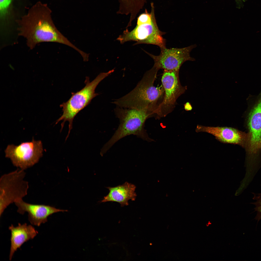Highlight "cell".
I'll use <instances>...</instances> for the list:
<instances>
[{
    "instance_id": "cell-6",
    "label": "cell",
    "mask_w": 261,
    "mask_h": 261,
    "mask_svg": "<svg viewBox=\"0 0 261 261\" xmlns=\"http://www.w3.org/2000/svg\"><path fill=\"white\" fill-rule=\"evenodd\" d=\"M43 152L41 141L33 139L17 146L8 145L5 151V157L10 159L14 166L24 170L38 162Z\"/></svg>"
},
{
    "instance_id": "cell-20",
    "label": "cell",
    "mask_w": 261,
    "mask_h": 261,
    "mask_svg": "<svg viewBox=\"0 0 261 261\" xmlns=\"http://www.w3.org/2000/svg\"><path fill=\"white\" fill-rule=\"evenodd\" d=\"M248 0H236L237 1V2L240 5H241V7L243 6V2H245Z\"/></svg>"
},
{
    "instance_id": "cell-15",
    "label": "cell",
    "mask_w": 261,
    "mask_h": 261,
    "mask_svg": "<svg viewBox=\"0 0 261 261\" xmlns=\"http://www.w3.org/2000/svg\"><path fill=\"white\" fill-rule=\"evenodd\" d=\"M146 0H119L122 8L126 11L136 10L143 7Z\"/></svg>"
},
{
    "instance_id": "cell-9",
    "label": "cell",
    "mask_w": 261,
    "mask_h": 261,
    "mask_svg": "<svg viewBox=\"0 0 261 261\" xmlns=\"http://www.w3.org/2000/svg\"><path fill=\"white\" fill-rule=\"evenodd\" d=\"M196 46L194 44L182 48H161L160 54L157 56L147 53L154 60L153 67L158 70L162 69L179 71L181 66L185 61L195 60L194 58L190 57V53Z\"/></svg>"
},
{
    "instance_id": "cell-13",
    "label": "cell",
    "mask_w": 261,
    "mask_h": 261,
    "mask_svg": "<svg viewBox=\"0 0 261 261\" xmlns=\"http://www.w3.org/2000/svg\"><path fill=\"white\" fill-rule=\"evenodd\" d=\"M11 232V247L9 259L11 260L14 252L25 242L33 239L38 233L31 225L19 223L16 227L12 224L9 227Z\"/></svg>"
},
{
    "instance_id": "cell-10",
    "label": "cell",
    "mask_w": 261,
    "mask_h": 261,
    "mask_svg": "<svg viewBox=\"0 0 261 261\" xmlns=\"http://www.w3.org/2000/svg\"><path fill=\"white\" fill-rule=\"evenodd\" d=\"M257 99L247 117L249 133L246 145L247 151L251 156L261 149V95Z\"/></svg>"
},
{
    "instance_id": "cell-3",
    "label": "cell",
    "mask_w": 261,
    "mask_h": 261,
    "mask_svg": "<svg viewBox=\"0 0 261 261\" xmlns=\"http://www.w3.org/2000/svg\"><path fill=\"white\" fill-rule=\"evenodd\" d=\"M120 124L115 132L103 147L101 153L103 155L118 140L130 135L136 136L145 140L150 141L144 129L146 120L153 114L147 108L138 109L122 108L116 106L114 109Z\"/></svg>"
},
{
    "instance_id": "cell-18",
    "label": "cell",
    "mask_w": 261,
    "mask_h": 261,
    "mask_svg": "<svg viewBox=\"0 0 261 261\" xmlns=\"http://www.w3.org/2000/svg\"><path fill=\"white\" fill-rule=\"evenodd\" d=\"M152 21L151 13H149L147 12L140 15L138 18L137 25H140L145 24H151Z\"/></svg>"
},
{
    "instance_id": "cell-8",
    "label": "cell",
    "mask_w": 261,
    "mask_h": 261,
    "mask_svg": "<svg viewBox=\"0 0 261 261\" xmlns=\"http://www.w3.org/2000/svg\"><path fill=\"white\" fill-rule=\"evenodd\" d=\"M179 71L164 70L161 81L164 95L156 110V114L158 116L164 117L171 112L177 99L187 89L186 87L181 84Z\"/></svg>"
},
{
    "instance_id": "cell-4",
    "label": "cell",
    "mask_w": 261,
    "mask_h": 261,
    "mask_svg": "<svg viewBox=\"0 0 261 261\" xmlns=\"http://www.w3.org/2000/svg\"><path fill=\"white\" fill-rule=\"evenodd\" d=\"M114 70L113 69L107 72L100 73L91 82H90L88 77H86L85 87L76 93H72L70 99L60 105V107L62 108L63 113L57 120L56 124L62 121V129L65 122H69V130L67 138L72 129L73 120L74 117L90 103L92 99L98 95L95 92L96 87L102 81L113 72Z\"/></svg>"
},
{
    "instance_id": "cell-14",
    "label": "cell",
    "mask_w": 261,
    "mask_h": 261,
    "mask_svg": "<svg viewBox=\"0 0 261 261\" xmlns=\"http://www.w3.org/2000/svg\"><path fill=\"white\" fill-rule=\"evenodd\" d=\"M136 188L134 185L127 182L115 187H107L109 192L101 202H114L119 203L122 207L128 205L129 200L134 201L136 199L137 196L135 192Z\"/></svg>"
},
{
    "instance_id": "cell-16",
    "label": "cell",
    "mask_w": 261,
    "mask_h": 261,
    "mask_svg": "<svg viewBox=\"0 0 261 261\" xmlns=\"http://www.w3.org/2000/svg\"><path fill=\"white\" fill-rule=\"evenodd\" d=\"M253 194L254 195L253 199L255 201L251 203L254 205V209L257 213L255 219L259 221L261 219V193Z\"/></svg>"
},
{
    "instance_id": "cell-17",
    "label": "cell",
    "mask_w": 261,
    "mask_h": 261,
    "mask_svg": "<svg viewBox=\"0 0 261 261\" xmlns=\"http://www.w3.org/2000/svg\"><path fill=\"white\" fill-rule=\"evenodd\" d=\"M12 0H0V17L3 19L7 14Z\"/></svg>"
},
{
    "instance_id": "cell-5",
    "label": "cell",
    "mask_w": 261,
    "mask_h": 261,
    "mask_svg": "<svg viewBox=\"0 0 261 261\" xmlns=\"http://www.w3.org/2000/svg\"><path fill=\"white\" fill-rule=\"evenodd\" d=\"M24 170L18 169L2 175L0 179V216L10 204L26 196L28 182L24 180Z\"/></svg>"
},
{
    "instance_id": "cell-12",
    "label": "cell",
    "mask_w": 261,
    "mask_h": 261,
    "mask_svg": "<svg viewBox=\"0 0 261 261\" xmlns=\"http://www.w3.org/2000/svg\"><path fill=\"white\" fill-rule=\"evenodd\" d=\"M198 132L210 134L219 141L224 143L238 145L243 146L247 137L246 134L235 128L227 127L206 126L197 125L196 130Z\"/></svg>"
},
{
    "instance_id": "cell-19",
    "label": "cell",
    "mask_w": 261,
    "mask_h": 261,
    "mask_svg": "<svg viewBox=\"0 0 261 261\" xmlns=\"http://www.w3.org/2000/svg\"><path fill=\"white\" fill-rule=\"evenodd\" d=\"M185 109L187 111L191 110L192 109V107L191 104L188 102L185 104Z\"/></svg>"
},
{
    "instance_id": "cell-11",
    "label": "cell",
    "mask_w": 261,
    "mask_h": 261,
    "mask_svg": "<svg viewBox=\"0 0 261 261\" xmlns=\"http://www.w3.org/2000/svg\"><path fill=\"white\" fill-rule=\"evenodd\" d=\"M14 203L18 208L17 212L22 215L27 212L30 223L38 226L47 222L48 217L53 214L68 211L49 205L28 203L24 202L22 199L16 200Z\"/></svg>"
},
{
    "instance_id": "cell-1",
    "label": "cell",
    "mask_w": 261,
    "mask_h": 261,
    "mask_svg": "<svg viewBox=\"0 0 261 261\" xmlns=\"http://www.w3.org/2000/svg\"><path fill=\"white\" fill-rule=\"evenodd\" d=\"M47 4L39 1L29 10L27 13L16 21L18 35L26 40L31 49L43 42L63 44L78 52L80 50L72 44L55 27Z\"/></svg>"
},
{
    "instance_id": "cell-7",
    "label": "cell",
    "mask_w": 261,
    "mask_h": 261,
    "mask_svg": "<svg viewBox=\"0 0 261 261\" xmlns=\"http://www.w3.org/2000/svg\"><path fill=\"white\" fill-rule=\"evenodd\" d=\"M151 7L152 23L137 25L130 31L126 29L117 38L121 43L134 41L136 42L135 45L146 44L157 45L161 49L166 48L165 41L162 36L163 33L159 30L156 22L153 3L151 4Z\"/></svg>"
},
{
    "instance_id": "cell-2",
    "label": "cell",
    "mask_w": 261,
    "mask_h": 261,
    "mask_svg": "<svg viewBox=\"0 0 261 261\" xmlns=\"http://www.w3.org/2000/svg\"><path fill=\"white\" fill-rule=\"evenodd\" d=\"M158 70L153 67L146 72L135 88L127 94L112 102L116 106L141 109L147 108L156 114L157 102L164 93L163 86L154 85Z\"/></svg>"
}]
</instances>
